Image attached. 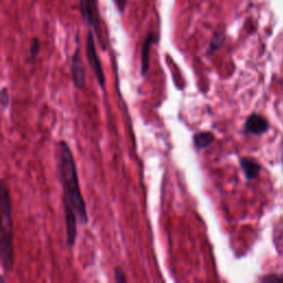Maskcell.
<instances>
[{
  "mask_svg": "<svg viewBox=\"0 0 283 283\" xmlns=\"http://www.w3.org/2000/svg\"><path fill=\"white\" fill-rule=\"evenodd\" d=\"M262 282H283V274H268L261 278Z\"/></svg>",
  "mask_w": 283,
  "mask_h": 283,
  "instance_id": "7c38bea8",
  "label": "cell"
},
{
  "mask_svg": "<svg viewBox=\"0 0 283 283\" xmlns=\"http://www.w3.org/2000/svg\"><path fill=\"white\" fill-rule=\"evenodd\" d=\"M87 55L90 66H91L93 72L98 79L99 84L102 89L105 88V76L104 72H103L102 64L100 61V58L98 55V51H96V46L94 41V36L92 30L89 31L88 37H87Z\"/></svg>",
  "mask_w": 283,
  "mask_h": 283,
  "instance_id": "277c9868",
  "label": "cell"
},
{
  "mask_svg": "<svg viewBox=\"0 0 283 283\" xmlns=\"http://www.w3.org/2000/svg\"><path fill=\"white\" fill-rule=\"evenodd\" d=\"M240 166L244 176H246L248 181H253V179H256L259 176V174L261 172L260 164L258 162H256V160L252 158L241 157Z\"/></svg>",
  "mask_w": 283,
  "mask_h": 283,
  "instance_id": "ba28073f",
  "label": "cell"
},
{
  "mask_svg": "<svg viewBox=\"0 0 283 283\" xmlns=\"http://www.w3.org/2000/svg\"><path fill=\"white\" fill-rule=\"evenodd\" d=\"M56 164L63 189V210L66 218L67 244L72 248L78 234V222L87 224L89 221L87 205L82 197L78 168L73 153L66 140H60L56 150Z\"/></svg>",
  "mask_w": 283,
  "mask_h": 283,
  "instance_id": "6da1fadb",
  "label": "cell"
},
{
  "mask_svg": "<svg viewBox=\"0 0 283 283\" xmlns=\"http://www.w3.org/2000/svg\"><path fill=\"white\" fill-rule=\"evenodd\" d=\"M224 39H226V36H224V32L223 31H217L215 32V35L212 36L210 43H209V48H208V54L215 52L218 49H219L223 42Z\"/></svg>",
  "mask_w": 283,
  "mask_h": 283,
  "instance_id": "30bf717a",
  "label": "cell"
},
{
  "mask_svg": "<svg viewBox=\"0 0 283 283\" xmlns=\"http://www.w3.org/2000/svg\"><path fill=\"white\" fill-rule=\"evenodd\" d=\"M79 4L82 17L84 18L87 23L95 31V34L98 35L100 46L103 50H105V42L104 38H103L98 3H96V0H79Z\"/></svg>",
  "mask_w": 283,
  "mask_h": 283,
  "instance_id": "3957f363",
  "label": "cell"
},
{
  "mask_svg": "<svg viewBox=\"0 0 283 283\" xmlns=\"http://www.w3.org/2000/svg\"><path fill=\"white\" fill-rule=\"evenodd\" d=\"M80 47H79V41L78 46L74 51L72 55V60H71V72H72V81L76 89H83L86 84L87 80V72H86V67L83 64L82 58L80 54Z\"/></svg>",
  "mask_w": 283,
  "mask_h": 283,
  "instance_id": "5b68a950",
  "label": "cell"
},
{
  "mask_svg": "<svg viewBox=\"0 0 283 283\" xmlns=\"http://www.w3.org/2000/svg\"><path fill=\"white\" fill-rule=\"evenodd\" d=\"M270 125L268 120L258 113L249 115L244 123V131L253 135H261L269 131Z\"/></svg>",
  "mask_w": 283,
  "mask_h": 283,
  "instance_id": "8992f818",
  "label": "cell"
},
{
  "mask_svg": "<svg viewBox=\"0 0 283 283\" xmlns=\"http://www.w3.org/2000/svg\"><path fill=\"white\" fill-rule=\"evenodd\" d=\"M0 210H2V236H0V250H2V265L5 271H10L14 266V222H12V206L7 185L2 183L0 192Z\"/></svg>",
  "mask_w": 283,
  "mask_h": 283,
  "instance_id": "7a4b0ae2",
  "label": "cell"
},
{
  "mask_svg": "<svg viewBox=\"0 0 283 283\" xmlns=\"http://www.w3.org/2000/svg\"><path fill=\"white\" fill-rule=\"evenodd\" d=\"M215 140V135L209 131L198 132L192 137V142L197 150H206L212 145Z\"/></svg>",
  "mask_w": 283,
  "mask_h": 283,
  "instance_id": "9c48e42d",
  "label": "cell"
},
{
  "mask_svg": "<svg viewBox=\"0 0 283 283\" xmlns=\"http://www.w3.org/2000/svg\"><path fill=\"white\" fill-rule=\"evenodd\" d=\"M157 36L153 32H149V35L145 38V40L142 44V54H140V62H142V74L146 75L150 70V54L151 49L154 43L157 42Z\"/></svg>",
  "mask_w": 283,
  "mask_h": 283,
  "instance_id": "52a82bcc",
  "label": "cell"
},
{
  "mask_svg": "<svg viewBox=\"0 0 283 283\" xmlns=\"http://www.w3.org/2000/svg\"><path fill=\"white\" fill-rule=\"evenodd\" d=\"M115 281L119 282V283H123V282H126L127 279H126V275H125V272L122 270L121 268H117L115 269Z\"/></svg>",
  "mask_w": 283,
  "mask_h": 283,
  "instance_id": "4fadbf2b",
  "label": "cell"
},
{
  "mask_svg": "<svg viewBox=\"0 0 283 283\" xmlns=\"http://www.w3.org/2000/svg\"><path fill=\"white\" fill-rule=\"evenodd\" d=\"M8 93H7V89L4 88L3 91H2V100H3V107L5 108L7 106V101H8Z\"/></svg>",
  "mask_w": 283,
  "mask_h": 283,
  "instance_id": "9a60e30c",
  "label": "cell"
},
{
  "mask_svg": "<svg viewBox=\"0 0 283 283\" xmlns=\"http://www.w3.org/2000/svg\"><path fill=\"white\" fill-rule=\"evenodd\" d=\"M39 51H40V41L38 38H34L30 44V56L32 58V59L37 58L38 53H39Z\"/></svg>",
  "mask_w": 283,
  "mask_h": 283,
  "instance_id": "8fae6325",
  "label": "cell"
},
{
  "mask_svg": "<svg viewBox=\"0 0 283 283\" xmlns=\"http://www.w3.org/2000/svg\"><path fill=\"white\" fill-rule=\"evenodd\" d=\"M126 2H127V0H114L115 5H117V8H118V10L121 12V14L125 10Z\"/></svg>",
  "mask_w": 283,
  "mask_h": 283,
  "instance_id": "5bb4252c",
  "label": "cell"
}]
</instances>
